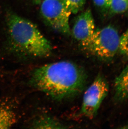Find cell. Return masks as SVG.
<instances>
[{"label": "cell", "mask_w": 128, "mask_h": 129, "mask_svg": "<svg viewBox=\"0 0 128 129\" xmlns=\"http://www.w3.org/2000/svg\"><path fill=\"white\" fill-rule=\"evenodd\" d=\"M87 75L80 66L62 61L38 67L32 73V85L53 99L62 100L77 95L86 85Z\"/></svg>", "instance_id": "6da1fadb"}, {"label": "cell", "mask_w": 128, "mask_h": 129, "mask_svg": "<svg viewBox=\"0 0 128 129\" xmlns=\"http://www.w3.org/2000/svg\"><path fill=\"white\" fill-rule=\"evenodd\" d=\"M8 44L9 50L37 57L49 56L51 44L36 26L13 13L7 15Z\"/></svg>", "instance_id": "7a4b0ae2"}, {"label": "cell", "mask_w": 128, "mask_h": 129, "mask_svg": "<svg viewBox=\"0 0 128 129\" xmlns=\"http://www.w3.org/2000/svg\"><path fill=\"white\" fill-rule=\"evenodd\" d=\"M119 35L116 28L109 25L96 29L86 49L103 61H109L119 51Z\"/></svg>", "instance_id": "3957f363"}, {"label": "cell", "mask_w": 128, "mask_h": 129, "mask_svg": "<svg viewBox=\"0 0 128 129\" xmlns=\"http://www.w3.org/2000/svg\"><path fill=\"white\" fill-rule=\"evenodd\" d=\"M109 91L107 81L102 74H98L84 94L81 107L82 114L90 119L94 118Z\"/></svg>", "instance_id": "277c9868"}, {"label": "cell", "mask_w": 128, "mask_h": 129, "mask_svg": "<svg viewBox=\"0 0 128 129\" xmlns=\"http://www.w3.org/2000/svg\"><path fill=\"white\" fill-rule=\"evenodd\" d=\"M41 13L50 26L64 34H70L69 17L72 14L65 0H44Z\"/></svg>", "instance_id": "5b68a950"}, {"label": "cell", "mask_w": 128, "mask_h": 129, "mask_svg": "<svg viewBox=\"0 0 128 129\" xmlns=\"http://www.w3.org/2000/svg\"><path fill=\"white\" fill-rule=\"evenodd\" d=\"M95 30L92 12L90 9H87L77 17L72 29V34L75 39L85 49Z\"/></svg>", "instance_id": "8992f818"}, {"label": "cell", "mask_w": 128, "mask_h": 129, "mask_svg": "<svg viewBox=\"0 0 128 129\" xmlns=\"http://www.w3.org/2000/svg\"><path fill=\"white\" fill-rule=\"evenodd\" d=\"M113 96L116 103H122L128 100V64L115 79Z\"/></svg>", "instance_id": "52a82bcc"}, {"label": "cell", "mask_w": 128, "mask_h": 129, "mask_svg": "<svg viewBox=\"0 0 128 129\" xmlns=\"http://www.w3.org/2000/svg\"><path fill=\"white\" fill-rule=\"evenodd\" d=\"M62 123L52 117L42 116L36 119L33 123L32 128L35 129H59L67 127Z\"/></svg>", "instance_id": "ba28073f"}, {"label": "cell", "mask_w": 128, "mask_h": 129, "mask_svg": "<svg viewBox=\"0 0 128 129\" xmlns=\"http://www.w3.org/2000/svg\"><path fill=\"white\" fill-rule=\"evenodd\" d=\"M16 116L7 106H0V129L10 128L16 123Z\"/></svg>", "instance_id": "9c48e42d"}, {"label": "cell", "mask_w": 128, "mask_h": 129, "mask_svg": "<svg viewBox=\"0 0 128 129\" xmlns=\"http://www.w3.org/2000/svg\"><path fill=\"white\" fill-rule=\"evenodd\" d=\"M108 10L112 14L124 13L128 10V0H111Z\"/></svg>", "instance_id": "30bf717a"}, {"label": "cell", "mask_w": 128, "mask_h": 129, "mask_svg": "<svg viewBox=\"0 0 128 129\" xmlns=\"http://www.w3.org/2000/svg\"><path fill=\"white\" fill-rule=\"evenodd\" d=\"M71 13L77 14L82 10L85 4V0H65Z\"/></svg>", "instance_id": "8fae6325"}, {"label": "cell", "mask_w": 128, "mask_h": 129, "mask_svg": "<svg viewBox=\"0 0 128 129\" xmlns=\"http://www.w3.org/2000/svg\"><path fill=\"white\" fill-rule=\"evenodd\" d=\"M119 51L128 59V28L120 37Z\"/></svg>", "instance_id": "7c38bea8"}, {"label": "cell", "mask_w": 128, "mask_h": 129, "mask_svg": "<svg viewBox=\"0 0 128 129\" xmlns=\"http://www.w3.org/2000/svg\"><path fill=\"white\" fill-rule=\"evenodd\" d=\"M96 6L101 9H106L105 0H93Z\"/></svg>", "instance_id": "4fadbf2b"}, {"label": "cell", "mask_w": 128, "mask_h": 129, "mask_svg": "<svg viewBox=\"0 0 128 129\" xmlns=\"http://www.w3.org/2000/svg\"><path fill=\"white\" fill-rule=\"evenodd\" d=\"M111 1V0H105L106 6V9H109Z\"/></svg>", "instance_id": "5bb4252c"}, {"label": "cell", "mask_w": 128, "mask_h": 129, "mask_svg": "<svg viewBox=\"0 0 128 129\" xmlns=\"http://www.w3.org/2000/svg\"><path fill=\"white\" fill-rule=\"evenodd\" d=\"M41 0H34V2L36 4H39Z\"/></svg>", "instance_id": "9a60e30c"}]
</instances>
